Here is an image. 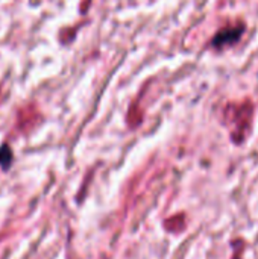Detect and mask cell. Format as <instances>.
<instances>
[{
	"label": "cell",
	"mask_w": 258,
	"mask_h": 259,
	"mask_svg": "<svg viewBox=\"0 0 258 259\" xmlns=\"http://www.w3.org/2000/svg\"><path fill=\"white\" fill-rule=\"evenodd\" d=\"M11 159H12V155H11V150L9 147L3 146L0 149V165H3L5 168L11 164Z\"/></svg>",
	"instance_id": "6da1fadb"
}]
</instances>
